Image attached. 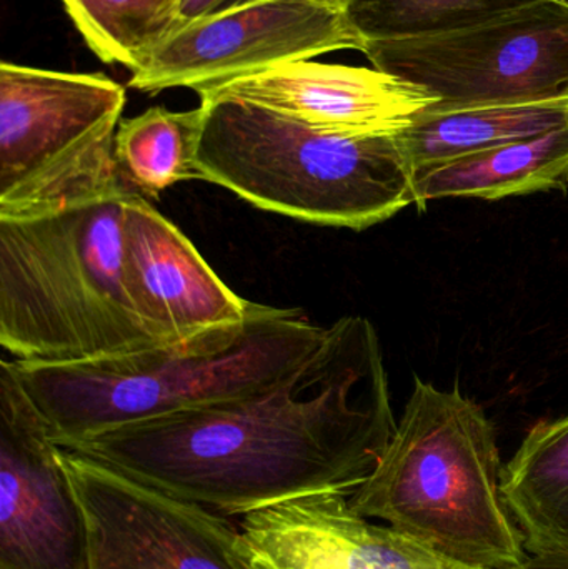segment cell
<instances>
[{
  "label": "cell",
  "instance_id": "cell-1",
  "mask_svg": "<svg viewBox=\"0 0 568 569\" xmlns=\"http://www.w3.org/2000/svg\"><path fill=\"white\" fill-rule=\"evenodd\" d=\"M396 428L379 333L349 315L302 363L253 393L63 450L212 513L246 517L312 495L352 497Z\"/></svg>",
  "mask_w": 568,
  "mask_h": 569
},
{
  "label": "cell",
  "instance_id": "cell-2",
  "mask_svg": "<svg viewBox=\"0 0 568 569\" xmlns=\"http://www.w3.org/2000/svg\"><path fill=\"white\" fill-rule=\"evenodd\" d=\"M120 172L0 217V345L23 363L67 365L169 343L140 317L126 277Z\"/></svg>",
  "mask_w": 568,
  "mask_h": 569
},
{
  "label": "cell",
  "instance_id": "cell-3",
  "mask_svg": "<svg viewBox=\"0 0 568 569\" xmlns=\"http://www.w3.org/2000/svg\"><path fill=\"white\" fill-rule=\"evenodd\" d=\"M327 327L299 308L250 301L239 323L133 353L67 365L10 360L60 448L93 435L246 397L289 373Z\"/></svg>",
  "mask_w": 568,
  "mask_h": 569
},
{
  "label": "cell",
  "instance_id": "cell-4",
  "mask_svg": "<svg viewBox=\"0 0 568 569\" xmlns=\"http://www.w3.org/2000/svg\"><path fill=\"white\" fill-rule=\"evenodd\" d=\"M502 470L482 408L417 378L392 440L350 507L447 563L517 569L529 553L500 490Z\"/></svg>",
  "mask_w": 568,
  "mask_h": 569
},
{
  "label": "cell",
  "instance_id": "cell-5",
  "mask_svg": "<svg viewBox=\"0 0 568 569\" xmlns=\"http://www.w3.org/2000/svg\"><path fill=\"white\" fill-rule=\"evenodd\" d=\"M200 106V180L257 209L357 232L422 209L400 132H330L227 97Z\"/></svg>",
  "mask_w": 568,
  "mask_h": 569
},
{
  "label": "cell",
  "instance_id": "cell-6",
  "mask_svg": "<svg viewBox=\"0 0 568 569\" xmlns=\"http://www.w3.org/2000/svg\"><path fill=\"white\" fill-rule=\"evenodd\" d=\"M126 89L103 73L0 63V217L56 202L119 172Z\"/></svg>",
  "mask_w": 568,
  "mask_h": 569
},
{
  "label": "cell",
  "instance_id": "cell-7",
  "mask_svg": "<svg viewBox=\"0 0 568 569\" xmlns=\"http://www.w3.org/2000/svg\"><path fill=\"white\" fill-rule=\"evenodd\" d=\"M363 53L436 97V109L566 96L568 3L544 0L444 36L367 42Z\"/></svg>",
  "mask_w": 568,
  "mask_h": 569
},
{
  "label": "cell",
  "instance_id": "cell-8",
  "mask_svg": "<svg viewBox=\"0 0 568 569\" xmlns=\"http://www.w3.org/2000/svg\"><path fill=\"white\" fill-rule=\"evenodd\" d=\"M363 47L342 9L316 0H257L180 23L133 70L129 86L152 96L176 87L199 92L336 50L363 52Z\"/></svg>",
  "mask_w": 568,
  "mask_h": 569
},
{
  "label": "cell",
  "instance_id": "cell-9",
  "mask_svg": "<svg viewBox=\"0 0 568 569\" xmlns=\"http://www.w3.org/2000/svg\"><path fill=\"white\" fill-rule=\"evenodd\" d=\"M86 513L90 569H253L217 513L63 450Z\"/></svg>",
  "mask_w": 568,
  "mask_h": 569
},
{
  "label": "cell",
  "instance_id": "cell-10",
  "mask_svg": "<svg viewBox=\"0 0 568 569\" xmlns=\"http://www.w3.org/2000/svg\"><path fill=\"white\" fill-rule=\"evenodd\" d=\"M0 569H90L86 513L62 448L0 363Z\"/></svg>",
  "mask_w": 568,
  "mask_h": 569
},
{
  "label": "cell",
  "instance_id": "cell-11",
  "mask_svg": "<svg viewBox=\"0 0 568 569\" xmlns=\"http://www.w3.org/2000/svg\"><path fill=\"white\" fill-rule=\"evenodd\" d=\"M237 99L330 132L397 133L439 100L422 87L367 67L297 60L199 90Z\"/></svg>",
  "mask_w": 568,
  "mask_h": 569
},
{
  "label": "cell",
  "instance_id": "cell-12",
  "mask_svg": "<svg viewBox=\"0 0 568 569\" xmlns=\"http://www.w3.org/2000/svg\"><path fill=\"white\" fill-rule=\"evenodd\" d=\"M126 277L130 297L163 341L239 323L250 301L233 293L193 243L146 197L126 202Z\"/></svg>",
  "mask_w": 568,
  "mask_h": 569
},
{
  "label": "cell",
  "instance_id": "cell-13",
  "mask_svg": "<svg viewBox=\"0 0 568 569\" xmlns=\"http://www.w3.org/2000/svg\"><path fill=\"white\" fill-rule=\"evenodd\" d=\"M312 495L246 515L242 550L272 569H439L446 561L350 507Z\"/></svg>",
  "mask_w": 568,
  "mask_h": 569
},
{
  "label": "cell",
  "instance_id": "cell-14",
  "mask_svg": "<svg viewBox=\"0 0 568 569\" xmlns=\"http://www.w3.org/2000/svg\"><path fill=\"white\" fill-rule=\"evenodd\" d=\"M562 127H568V93L462 109L432 106L400 137L417 176L459 157L522 142Z\"/></svg>",
  "mask_w": 568,
  "mask_h": 569
},
{
  "label": "cell",
  "instance_id": "cell-15",
  "mask_svg": "<svg viewBox=\"0 0 568 569\" xmlns=\"http://www.w3.org/2000/svg\"><path fill=\"white\" fill-rule=\"evenodd\" d=\"M422 209L449 197L499 200L568 187V127L459 157L416 176Z\"/></svg>",
  "mask_w": 568,
  "mask_h": 569
},
{
  "label": "cell",
  "instance_id": "cell-16",
  "mask_svg": "<svg viewBox=\"0 0 568 569\" xmlns=\"http://www.w3.org/2000/svg\"><path fill=\"white\" fill-rule=\"evenodd\" d=\"M500 490L527 553H568V415L527 433Z\"/></svg>",
  "mask_w": 568,
  "mask_h": 569
},
{
  "label": "cell",
  "instance_id": "cell-17",
  "mask_svg": "<svg viewBox=\"0 0 568 569\" xmlns=\"http://www.w3.org/2000/svg\"><path fill=\"white\" fill-rule=\"evenodd\" d=\"M202 122V106L187 112L152 107L120 120L113 159L122 179L146 199H159L176 183L200 180L196 157Z\"/></svg>",
  "mask_w": 568,
  "mask_h": 569
},
{
  "label": "cell",
  "instance_id": "cell-18",
  "mask_svg": "<svg viewBox=\"0 0 568 569\" xmlns=\"http://www.w3.org/2000/svg\"><path fill=\"white\" fill-rule=\"evenodd\" d=\"M539 2L544 0H347L342 10L367 43L459 32Z\"/></svg>",
  "mask_w": 568,
  "mask_h": 569
},
{
  "label": "cell",
  "instance_id": "cell-19",
  "mask_svg": "<svg viewBox=\"0 0 568 569\" xmlns=\"http://www.w3.org/2000/svg\"><path fill=\"white\" fill-rule=\"evenodd\" d=\"M89 49L106 63L139 69L180 26L167 0H62Z\"/></svg>",
  "mask_w": 568,
  "mask_h": 569
},
{
  "label": "cell",
  "instance_id": "cell-20",
  "mask_svg": "<svg viewBox=\"0 0 568 569\" xmlns=\"http://www.w3.org/2000/svg\"><path fill=\"white\" fill-rule=\"evenodd\" d=\"M257 0H177L176 13L180 23L220 16L240 7L250 6Z\"/></svg>",
  "mask_w": 568,
  "mask_h": 569
},
{
  "label": "cell",
  "instance_id": "cell-21",
  "mask_svg": "<svg viewBox=\"0 0 568 569\" xmlns=\"http://www.w3.org/2000/svg\"><path fill=\"white\" fill-rule=\"evenodd\" d=\"M517 569H568V553L529 555L526 563Z\"/></svg>",
  "mask_w": 568,
  "mask_h": 569
},
{
  "label": "cell",
  "instance_id": "cell-22",
  "mask_svg": "<svg viewBox=\"0 0 568 569\" xmlns=\"http://www.w3.org/2000/svg\"><path fill=\"white\" fill-rule=\"evenodd\" d=\"M240 548H242V543H240ZM243 557L247 558V561H249L250 567L253 569H272L270 567H267L266 563H262V561L256 560V558L249 557V555L246 553V551L242 550Z\"/></svg>",
  "mask_w": 568,
  "mask_h": 569
},
{
  "label": "cell",
  "instance_id": "cell-23",
  "mask_svg": "<svg viewBox=\"0 0 568 569\" xmlns=\"http://www.w3.org/2000/svg\"><path fill=\"white\" fill-rule=\"evenodd\" d=\"M316 2L326 3V6L336 7V9H343L347 0H316Z\"/></svg>",
  "mask_w": 568,
  "mask_h": 569
},
{
  "label": "cell",
  "instance_id": "cell-24",
  "mask_svg": "<svg viewBox=\"0 0 568 569\" xmlns=\"http://www.w3.org/2000/svg\"><path fill=\"white\" fill-rule=\"evenodd\" d=\"M439 569H474V568H466V567H457V565H450V563H444L442 567Z\"/></svg>",
  "mask_w": 568,
  "mask_h": 569
},
{
  "label": "cell",
  "instance_id": "cell-25",
  "mask_svg": "<svg viewBox=\"0 0 568 569\" xmlns=\"http://www.w3.org/2000/svg\"><path fill=\"white\" fill-rule=\"evenodd\" d=\"M167 2L173 3V6H176L177 0H167Z\"/></svg>",
  "mask_w": 568,
  "mask_h": 569
},
{
  "label": "cell",
  "instance_id": "cell-26",
  "mask_svg": "<svg viewBox=\"0 0 568 569\" xmlns=\"http://www.w3.org/2000/svg\"><path fill=\"white\" fill-rule=\"evenodd\" d=\"M566 2L568 3V0H566Z\"/></svg>",
  "mask_w": 568,
  "mask_h": 569
}]
</instances>
